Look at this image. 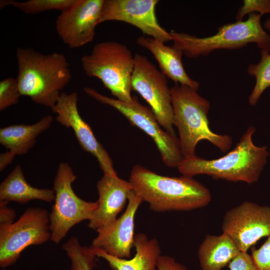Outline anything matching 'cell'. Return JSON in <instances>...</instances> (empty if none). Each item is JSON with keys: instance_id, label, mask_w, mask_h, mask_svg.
Here are the masks:
<instances>
[{"instance_id": "obj_1", "label": "cell", "mask_w": 270, "mask_h": 270, "mask_svg": "<svg viewBox=\"0 0 270 270\" xmlns=\"http://www.w3.org/2000/svg\"><path fill=\"white\" fill-rule=\"evenodd\" d=\"M129 182L156 212L191 210L206 206L212 200L209 190L192 177L164 176L138 164L132 168Z\"/></svg>"}, {"instance_id": "obj_2", "label": "cell", "mask_w": 270, "mask_h": 270, "mask_svg": "<svg viewBox=\"0 0 270 270\" xmlns=\"http://www.w3.org/2000/svg\"><path fill=\"white\" fill-rule=\"evenodd\" d=\"M18 76L21 96H28L37 104L55 106L62 90L72 78L64 54H42L32 48L18 47L16 51Z\"/></svg>"}, {"instance_id": "obj_3", "label": "cell", "mask_w": 270, "mask_h": 270, "mask_svg": "<svg viewBox=\"0 0 270 270\" xmlns=\"http://www.w3.org/2000/svg\"><path fill=\"white\" fill-rule=\"evenodd\" d=\"M256 129L250 126L234 148L224 156L212 160L196 156L184 158L177 167L182 176L192 177L206 174L213 178L244 182L252 184L258 181L270 155L266 146L254 144Z\"/></svg>"}, {"instance_id": "obj_4", "label": "cell", "mask_w": 270, "mask_h": 270, "mask_svg": "<svg viewBox=\"0 0 270 270\" xmlns=\"http://www.w3.org/2000/svg\"><path fill=\"white\" fill-rule=\"evenodd\" d=\"M170 91L174 126L179 133L183 158L195 156L196 145L202 140L209 141L222 152L230 150L232 138L228 134H215L210 128V104L208 100L184 85L175 84Z\"/></svg>"}, {"instance_id": "obj_5", "label": "cell", "mask_w": 270, "mask_h": 270, "mask_svg": "<svg viewBox=\"0 0 270 270\" xmlns=\"http://www.w3.org/2000/svg\"><path fill=\"white\" fill-rule=\"evenodd\" d=\"M262 15L252 12L245 21H236L222 26L218 32L210 36L198 38L172 30V46L181 50L189 58L206 56L219 49H239L250 43H256L261 49L270 52V34L261 25Z\"/></svg>"}, {"instance_id": "obj_6", "label": "cell", "mask_w": 270, "mask_h": 270, "mask_svg": "<svg viewBox=\"0 0 270 270\" xmlns=\"http://www.w3.org/2000/svg\"><path fill=\"white\" fill-rule=\"evenodd\" d=\"M80 61L85 74L100 79L118 100L132 101L131 78L134 59L126 46L115 41L98 42L90 54L82 56Z\"/></svg>"}, {"instance_id": "obj_7", "label": "cell", "mask_w": 270, "mask_h": 270, "mask_svg": "<svg viewBox=\"0 0 270 270\" xmlns=\"http://www.w3.org/2000/svg\"><path fill=\"white\" fill-rule=\"evenodd\" d=\"M68 163L60 162L53 182L56 196L49 214L50 240L58 244L70 230L84 220H90L98 208V202H86L78 197L72 184L76 180Z\"/></svg>"}, {"instance_id": "obj_8", "label": "cell", "mask_w": 270, "mask_h": 270, "mask_svg": "<svg viewBox=\"0 0 270 270\" xmlns=\"http://www.w3.org/2000/svg\"><path fill=\"white\" fill-rule=\"evenodd\" d=\"M85 93L98 102L110 106L126 116L134 126L144 130L155 142L164 163L168 167L177 168L183 159L179 139L163 130L153 112L142 104L136 96L126 102L105 96L95 89L85 87Z\"/></svg>"}, {"instance_id": "obj_9", "label": "cell", "mask_w": 270, "mask_h": 270, "mask_svg": "<svg viewBox=\"0 0 270 270\" xmlns=\"http://www.w3.org/2000/svg\"><path fill=\"white\" fill-rule=\"evenodd\" d=\"M49 213L45 208L29 207L16 222L0 225V266L16 262L22 251L30 245L50 240Z\"/></svg>"}, {"instance_id": "obj_10", "label": "cell", "mask_w": 270, "mask_h": 270, "mask_svg": "<svg viewBox=\"0 0 270 270\" xmlns=\"http://www.w3.org/2000/svg\"><path fill=\"white\" fill-rule=\"evenodd\" d=\"M134 59L132 90L137 92L148 102L160 126L176 136L168 78L145 56L136 54Z\"/></svg>"}, {"instance_id": "obj_11", "label": "cell", "mask_w": 270, "mask_h": 270, "mask_svg": "<svg viewBox=\"0 0 270 270\" xmlns=\"http://www.w3.org/2000/svg\"><path fill=\"white\" fill-rule=\"evenodd\" d=\"M222 230L240 252H247L260 239L270 236V206L244 202L226 212Z\"/></svg>"}, {"instance_id": "obj_12", "label": "cell", "mask_w": 270, "mask_h": 270, "mask_svg": "<svg viewBox=\"0 0 270 270\" xmlns=\"http://www.w3.org/2000/svg\"><path fill=\"white\" fill-rule=\"evenodd\" d=\"M104 0H76L62 12L56 22V30L63 42L70 48L91 42L99 24Z\"/></svg>"}, {"instance_id": "obj_13", "label": "cell", "mask_w": 270, "mask_h": 270, "mask_svg": "<svg viewBox=\"0 0 270 270\" xmlns=\"http://www.w3.org/2000/svg\"><path fill=\"white\" fill-rule=\"evenodd\" d=\"M158 0H104L99 24L122 21L139 28L144 34L164 43L172 40L170 33L159 24L156 15Z\"/></svg>"}, {"instance_id": "obj_14", "label": "cell", "mask_w": 270, "mask_h": 270, "mask_svg": "<svg viewBox=\"0 0 270 270\" xmlns=\"http://www.w3.org/2000/svg\"><path fill=\"white\" fill-rule=\"evenodd\" d=\"M78 100V95L76 92H62L55 106L52 109V112L56 114V120L62 126L73 130L82 148L97 159L104 174L118 176L107 151L97 140L90 127L79 114Z\"/></svg>"}, {"instance_id": "obj_15", "label": "cell", "mask_w": 270, "mask_h": 270, "mask_svg": "<svg viewBox=\"0 0 270 270\" xmlns=\"http://www.w3.org/2000/svg\"><path fill=\"white\" fill-rule=\"evenodd\" d=\"M128 201L126 210L118 218L96 230L98 234L92 240L90 248L101 250L115 257L130 258L134 248V218L142 200L132 190Z\"/></svg>"}, {"instance_id": "obj_16", "label": "cell", "mask_w": 270, "mask_h": 270, "mask_svg": "<svg viewBox=\"0 0 270 270\" xmlns=\"http://www.w3.org/2000/svg\"><path fill=\"white\" fill-rule=\"evenodd\" d=\"M98 208L89 220L90 228L96 230L117 218L124 208L130 192L132 190L129 181L104 174L98 182Z\"/></svg>"}, {"instance_id": "obj_17", "label": "cell", "mask_w": 270, "mask_h": 270, "mask_svg": "<svg viewBox=\"0 0 270 270\" xmlns=\"http://www.w3.org/2000/svg\"><path fill=\"white\" fill-rule=\"evenodd\" d=\"M136 43L148 49L157 60L160 71L176 84L186 86L198 90L200 82L190 78L186 72L182 62L183 52L172 46H166L164 43L152 37L140 36Z\"/></svg>"}, {"instance_id": "obj_18", "label": "cell", "mask_w": 270, "mask_h": 270, "mask_svg": "<svg viewBox=\"0 0 270 270\" xmlns=\"http://www.w3.org/2000/svg\"><path fill=\"white\" fill-rule=\"evenodd\" d=\"M134 256L130 260L110 255L104 251L92 248L97 257L106 260L114 270H157V264L161 256V249L156 238L148 239L144 234L134 236Z\"/></svg>"}, {"instance_id": "obj_19", "label": "cell", "mask_w": 270, "mask_h": 270, "mask_svg": "<svg viewBox=\"0 0 270 270\" xmlns=\"http://www.w3.org/2000/svg\"><path fill=\"white\" fill-rule=\"evenodd\" d=\"M55 196L53 189L38 188L30 185L20 164L15 166L0 185V201L25 204L38 200L50 202L54 200Z\"/></svg>"}, {"instance_id": "obj_20", "label": "cell", "mask_w": 270, "mask_h": 270, "mask_svg": "<svg viewBox=\"0 0 270 270\" xmlns=\"http://www.w3.org/2000/svg\"><path fill=\"white\" fill-rule=\"evenodd\" d=\"M53 121L50 115L31 125L17 124L0 129V143L12 155H23L32 148L36 138L48 128Z\"/></svg>"}, {"instance_id": "obj_21", "label": "cell", "mask_w": 270, "mask_h": 270, "mask_svg": "<svg viewBox=\"0 0 270 270\" xmlns=\"http://www.w3.org/2000/svg\"><path fill=\"white\" fill-rule=\"evenodd\" d=\"M240 252L226 235L206 234L198 250L202 270H222Z\"/></svg>"}, {"instance_id": "obj_22", "label": "cell", "mask_w": 270, "mask_h": 270, "mask_svg": "<svg viewBox=\"0 0 270 270\" xmlns=\"http://www.w3.org/2000/svg\"><path fill=\"white\" fill-rule=\"evenodd\" d=\"M260 60L257 64H250L248 66V74L254 76L256 83L248 98V103L255 106L262 92L270 86V52L260 50Z\"/></svg>"}, {"instance_id": "obj_23", "label": "cell", "mask_w": 270, "mask_h": 270, "mask_svg": "<svg viewBox=\"0 0 270 270\" xmlns=\"http://www.w3.org/2000/svg\"><path fill=\"white\" fill-rule=\"evenodd\" d=\"M62 248L70 260V270H93L97 256L90 247L82 246L76 237L72 236Z\"/></svg>"}, {"instance_id": "obj_24", "label": "cell", "mask_w": 270, "mask_h": 270, "mask_svg": "<svg viewBox=\"0 0 270 270\" xmlns=\"http://www.w3.org/2000/svg\"><path fill=\"white\" fill-rule=\"evenodd\" d=\"M75 0H29L26 2H18L10 0V4L24 13L35 14L52 10H60L62 12L70 6Z\"/></svg>"}, {"instance_id": "obj_25", "label": "cell", "mask_w": 270, "mask_h": 270, "mask_svg": "<svg viewBox=\"0 0 270 270\" xmlns=\"http://www.w3.org/2000/svg\"><path fill=\"white\" fill-rule=\"evenodd\" d=\"M21 94L16 78H8L0 82V110L17 104Z\"/></svg>"}, {"instance_id": "obj_26", "label": "cell", "mask_w": 270, "mask_h": 270, "mask_svg": "<svg viewBox=\"0 0 270 270\" xmlns=\"http://www.w3.org/2000/svg\"><path fill=\"white\" fill-rule=\"evenodd\" d=\"M236 17V21L242 20L247 14L259 12L262 16L270 14V0H244Z\"/></svg>"}, {"instance_id": "obj_27", "label": "cell", "mask_w": 270, "mask_h": 270, "mask_svg": "<svg viewBox=\"0 0 270 270\" xmlns=\"http://www.w3.org/2000/svg\"><path fill=\"white\" fill-rule=\"evenodd\" d=\"M252 257L258 270H270V236L261 246L251 248Z\"/></svg>"}, {"instance_id": "obj_28", "label": "cell", "mask_w": 270, "mask_h": 270, "mask_svg": "<svg viewBox=\"0 0 270 270\" xmlns=\"http://www.w3.org/2000/svg\"><path fill=\"white\" fill-rule=\"evenodd\" d=\"M227 266L230 270H258L252 256L242 252Z\"/></svg>"}, {"instance_id": "obj_29", "label": "cell", "mask_w": 270, "mask_h": 270, "mask_svg": "<svg viewBox=\"0 0 270 270\" xmlns=\"http://www.w3.org/2000/svg\"><path fill=\"white\" fill-rule=\"evenodd\" d=\"M157 270H188L186 266L167 255H161L158 262Z\"/></svg>"}, {"instance_id": "obj_30", "label": "cell", "mask_w": 270, "mask_h": 270, "mask_svg": "<svg viewBox=\"0 0 270 270\" xmlns=\"http://www.w3.org/2000/svg\"><path fill=\"white\" fill-rule=\"evenodd\" d=\"M8 202L0 201V225L12 224L16 216L15 210L7 206Z\"/></svg>"}, {"instance_id": "obj_31", "label": "cell", "mask_w": 270, "mask_h": 270, "mask_svg": "<svg viewBox=\"0 0 270 270\" xmlns=\"http://www.w3.org/2000/svg\"><path fill=\"white\" fill-rule=\"evenodd\" d=\"M14 158V156L8 151L1 154L0 155V171H2L8 165L10 164Z\"/></svg>"}, {"instance_id": "obj_32", "label": "cell", "mask_w": 270, "mask_h": 270, "mask_svg": "<svg viewBox=\"0 0 270 270\" xmlns=\"http://www.w3.org/2000/svg\"><path fill=\"white\" fill-rule=\"evenodd\" d=\"M10 0H2L0 2V9H2L5 6L10 5Z\"/></svg>"}, {"instance_id": "obj_33", "label": "cell", "mask_w": 270, "mask_h": 270, "mask_svg": "<svg viewBox=\"0 0 270 270\" xmlns=\"http://www.w3.org/2000/svg\"><path fill=\"white\" fill-rule=\"evenodd\" d=\"M264 28L268 32H270V18H268L264 24Z\"/></svg>"}, {"instance_id": "obj_34", "label": "cell", "mask_w": 270, "mask_h": 270, "mask_svg": "<svg viewBox=\"0 0 270 270\" xmlns=\"http://www.w3.org/2000/svg\"><path fill=\"white\" fill-rule=\"evenodd\" d=\"M5 270V269H4V268H3V269H2V270Z\"/></svg>"}]
</instances>
